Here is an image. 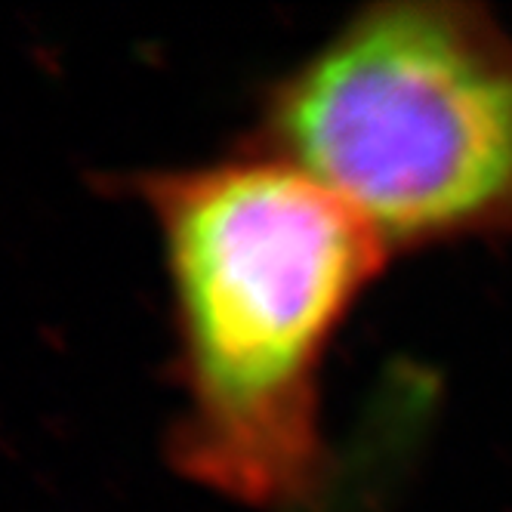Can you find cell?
<instances>
[{"label":"cell","mask_w":512,"mask_h":512,"mask_svg":"<svg viewBox=\"0 0 512 512\" xmlns=\"http://www.w3.org/2000/svg\"><path fill=\"white\" fill-rule=\"evenodd\" d=\"M170 287L173 466L235 503L297 506L324 475L321 377L386 244L266 149L133 179Z\"/></svg>","instance_id":"1"},{"label":"cell","mask_w":512,"mask_h":512,"mask_svg":"<svg viewBox=\"0 0 512 512\" xmlns=\"http://www.w3.org/2000/svg\"><path fill=\"white\" fill-rule=\"evenodd\" d=\"M253 145L389 253L512 238V34L475 4H371L269 87Z\"/></svg>","instance_id":"2"}]
</instances>
